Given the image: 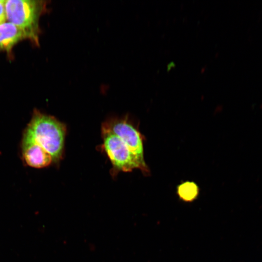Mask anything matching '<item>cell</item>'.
<instances>
[{
  "instance_id": "5b68a950",
  "label": "cell",
  "mask_w": 262,
  "mask_h": 262,
  "mask_svg": "<svg viewBox=\"0 0 262 262\" xmlns=\"http://www.w3.org/2000/svg\"><path fill=\"white\" fill-rule=\"evenodd\" d=\"M22 151L25 163L31 167L43 168L53 162L49 153L25 134L22 139Z\"/></svg>"
},
{
  "instance_id": "52a82bcc",
  "label": "cell",
  "mask_w": 262,
  "mask_h": 262,
  "mask_svg": "<svg viewBox=\"0 0 262 262\" xmlns=\"http://www.w3.org/2000/svg\"><path fill=\"white\" fill-rule=\"evenodd\" d=\"M198 187L194 182L186 181L178 185L177 193L179 197L185 201H191L198 194Z\"/></svg>"
},
{
  "instance_id": "277c9868",
  "label": "cell",
  "mask_w": 262,
  "mask_h": 262,
  "mask_svg": "<svg viewBox=\"0 0 262 262\" xmlns=\"http://www.w3.org/2000/svg\"><path fill=\"white\" fill-rule=\"evenodd\" d=\"M101 129L119 137L138 160L147 165L144 159V137L128 115L109 117L102 124Z\"/></svg>"
},
{
  "instance_id": "6da1fadb",
  "label": "cell",
  "mask_w": 262,
  "mask_h": 262,
  "mask_svg": "<svg viewBox=\"0 0 262 262\" xmlns=\"http://www.w3.org/2000/svg\"><path fill=\"white\" fill-rule=\"evenodd\" d=\"M66 127L55 117L35 111L24 134L41 146L49 153L53 162L62 159Z\"/></svg>"
},
{
  "instance_id": "ba28073f",
  "label": "cell",
  "mask_w": 262,
  "mask_h": 262,
  "mask_svg": "<svg viewBox=\"0 0 262 262\" xmlns=\"http://www.w3.org/2000/svg\"><path fill=\"white\" fill-rule=\"evenodd\" d=\"M5 0H0V25L5 23L6 19L5 8Z\"/></svg>"
},
{
  "instance_id": "3957f363",
  "label": "cell",
  "mask_w": 262,
  "mask_h": 262,
  "mask_svg": "<svg viewBox=\"0 0 262 262\" xmlns=\"http://www.w3.org/2000/svg\"><path fill=\"white\" fill-rule=\"evenodd\" d=\"M101 134L103 141L101 147L111 162L113 176L119 172H131L134 169H140L144 175L149 174L148 166L142 164L119 137L103 129Z\"/></svg>"
},
{
  "instance_id": "8992f818",
  "label": "cell",
  "mask_w": 262,
  "mask_h": 262,
  "mask_svg": "<svg viewBox=\"0 0 262 262\" xmlns=\"http://www.w3.org/2000/svg\"><path fill=\"white\" fill-rule=\"evenodd\" d=\"M24 38H27L25 33L14 24L5 22L0 25V50H10Z\"/></svg>"
},
{
  "instance_id": "7a4b0ae2",
  "label": "cell",
  "mask_w": 262,
  "mask_h": 262,
  "mask_svg": "<svg viewBox=\"0 0 262 262\" xmlns=\"http://www.w3.org/2000/svg\"><path fill=\"white\" fill-rule=\"evenodd\" d=\"M46 1L5 0L6 19L20 29L27 38L38 43L39 19L46 8Z\"/></svg>"
}]
</instances>
